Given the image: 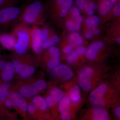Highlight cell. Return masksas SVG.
<instances>
[{
	"mask_svg": "<svg viewBox=\"0 0 120 120\" xmlns=\"http://www.w3.org/2000/svg\"><path fill=\"white\" fill-rule=\"evenodd\" d=\"M96 4L93 1H88L84 10L87 15L92 16L94 13V11L96 8Z\"/></svg>",
	"mask_w": 120,
	"mask_h": 120,
	"instance_id": "484cf974",
	"label": "cell"
},
{
	"mask_svg": "<svg viewBox=\"0 0 120 120\" xmlns=\"http://www.w3.org/2000/svg\"><path fill=\"white\" fill-rule=\"evenodd\" d=\"M15 69L13 63L8 62L5 63L1 72V76L5 82L10 81L14 76Z\"/></svg>",
	"mask_w": 120,
	"mask_h": 120,
	"instance_id": "4fadbf2b",
	"label": "cell"
},
{
	"mask_svg": "<svg viewBox=\"0 0 120 120\" xmlns=\"http://www.w3.org/2000/svg\"><path fill=\"white\" fill-rule=\"evenodd\" d=\"M10 86L8 83H4L0 84V102H4L7 99L9 95Z\"/></svg>",
	"mask_w": 120,
	"mask_h": 120,
	"instance_id": "44dd1931",
	"label": "cell"
},
{
	"mask_svg": "<svg viewBox=\"0 0 120 120\" xmlns=\"http://www.w3.org/2000/svg\"><path fill=\"white\" fill-rule=\"evenodd\" d=\"M104 45V43L101 41L95 42L91 43L86 52L87 58L90 60H95L98 53L102 48Z\"/></svg>",
	"mask_w": 120,
	"mask_h": 120,
	"instance_id": "5bb4252c",
	"label": "cell"
},
{
	"mask_svg": "<svg viewBox=\"0 0 120 120\" xmlns=\"http://www.w3.org/2000/svg\"><path fill=\"white\" fill-rule=\"evenodd\" d=\"M78 56V54L76 51L71 52L67 56V61L69 64H73L76 61Z\"/></svg>",
	"mask_w": 120,
	"mask_h": 120,
	"instance_id": "f546056e",
	"label": "cell"
},
{
	"mask_svg": "<svg viewBox=\"0 0 120 120\" xmlns=\"http://www.w3.org/2000/svg\"><path fill=\"white\" fill-rule=\"evenodd\" d=\"M93 120H109L107 112L105 109H95L93 110Z\"/></svg>",
	"mask_w": 120,
	"mask_h": 120,
	"instance_id": "d6986e66",
	"label": "cell"
},
{
	"mask_svg": "<svg viewBox=\"0 0 120 120\" xmlns=\"http://www.w3.org/2000/svg\"><path fill=\"white\" fill-rule=\"evenodd\" d=\"M113 6L110 0H101L99 6V13L102 15H105L109 13Z\"/></svg>",
	"mask_w": 120,
	"mask_h": 120,
	"instance_id": "9a60e30c",
	"label": "cell"
},
{
	"mask_svg": "<svg viewBox=\"0 0 120 120\" xmlns=\"http://www.w3.org/2000/svg\"><path fill=\"white\" fill-rule=\"evenodd\" d=\"M30 29L31 46L34 52L38 54L41 52L42 47L41 29L37 25H33Z\"/></svg>",
	"mask_w": 120,
	"mask_h": 120,
	"instance_id": "8992f818",
	"label": "cell"
},
{
	"mask_svg": "<svg viewBox=\"0 0 120 120\" xmlns=\"http://www.w3.org/2000/svg\"><path fill=\"white\" fill-rule=\"evenodd\" d=\"M90 1V0H75V2L78 8L84 10L87 2Z\"/></svg>",
	"mask_w": 120,
	"mask_h": 120,
	"instance_id": "1f68e13d",
	"label": "cell"
},
{
	"mask_svg": "<svg viewBox=\"0 0 120 120\" xmlns=\"http://www.w3.org/2000/svg\"><path fill=\"white\" fill-rule=\"evenodd\" d=\"M101 22V19L97 16H91L86 20V25L90 28H95Z\"/></svg>",
	"mask_w": 120,
	"mask_h": 120,
	"instance_id": "603a6c76",
	"label": "cell"
},
{
	"mask_svg": "<svg viewBox=\"0 0 120 120\" xmlns=\"http://www.w3.org/2000/svg\"><path fill=\"white\" fill-rule=\"evenodd\" d=\"M35 71V69L33 66L26 64L24 65L23 68L19 74L22 78L26 79L31 76L34 73Z\"/></svg>",
	"mask_w": 120,
	"mask_h": 120,
	"instance_id": "ffe728a7",
	"label": "cell"
},
{
	"mask_svg": "<svg viewBox=\"0 0 120 120\" xmlns=\"http://www.w3.org/2000/svg\"><path fill=\"white\" fill-rule=\"evenodd\" d=\"M108 86L105 84H102L94 90L90 97V101L93 105L103 107L105 105L103 98L107 92Z\"/></svg>",
	"mask_w": 120,
	"mask_h": 120,
	"instance_id": "5b68a950",
	"label": "cell"
},
{
	"mask_svg": "<svg viewBox=\"0 0 120 120\" xmlns=\"http://www.w3.org/2000/svg\"><path fill=\"white\" fill-rule=\"evenodd\" d=\"M58 105V109L61 114V119L63 120H68L71 119V115L69 112L70 101L67 97L62 98L60 100Z\"/></svg>",
	"mask_w": 120,
	"mask_h": 120,
	"instance_id": "30bf717a",
	"label": "cell"
},
{
	"mask_svg": "<svg viewBox=\"0 0 120 120\" xmlns=\"http://www.w3.org/2000/svg\"><path fill=\"white\" fill-rule=\"evenodd\" d=\"M64 92L57 88L52 89L50 92V95L45 99L47 106L52 107L56 105L62 99Z\"/></svg>",
	"mask_w": 120,
	"mask_h": 120,
	"instance_id": "8fae6325",
	"label": "cell"
},
{
	"mask_svg": "<svg viewBox=\"0 0 120 120\" xmlns=\"http://www.w3.org/2000/svg\"><path fill=\"white\" fill-rule=\"evenodd\" d=\"M70 97L71 100L74 102L79 101L81 98V93L79 87L77 85L73 87L70 94Z\"/></svg>",
	"mask_w": 120,
	"mask_h": 120,
	"instance_id": "cb8c5ba5",
	"label": "cell"
},
{
	"mask_svg": "<svg viewBox=\"0 0 120 120\" xmlns=\"http://www.w3.org/2000/svg\"><path fill=\"white\" fill-rule=\"evenodd\" d=\"M31 103L34 105L37 109L43 112L46 110L48 106L45 99L40 96L34 97L31 99Z\"/></svg>",
	"mask_w": 120,
	"mask_h": 120,
	"instance_id": "2e32d148",
	"label": "cell"
},
{
	"mask_svg": "<svg viewBox=\"0 0 120 120\" xmlns=\"http://www.w3.org/2000/svg\"><path fill=\"white\" fill-rule=\"evenodd\" d=\"M49 38L55 44L59 42L60 39V37L57 34L54 35Z\"/></svg>",
	"mask_w": 120,
	"mask_h": 120,
	"instance_id": "ab89813d",
	"label": "cell"
},
{
	"mask_svg": "<svg viewBox=\"0 0 120 120\" xmlns=\"http://www.w3.org/2000/svg\"><path fill=\"white\" fill-rule=\"evenodd\" d=\"M16 39L12 34L0 32V43L5 49H13L15 48Z\"/></svg>",
	"mask_w": 120,
	"mask_h": 120,
	"instance_id": "9c48e42d",
	"label": "cell"
},
{
	"mask_svg": "<svg viewBox=\"0 0 120 120\" xmlns=\"http://www.w3.org/2000/svg\"><path fill=\"white\" fill-rule=\"evenodd\" d=\"M43 5L39 0H34L23 9L18 20L26 25H37L41 22Z\"/></svg>",
	"mask_w": 120,
	"mask_h": 120,
	"instance_id": "6da1fadb",
	"label": "cell"
},
{
	"mask_svg": "<svg viewBox=\"0 0 120 120\" xmlns=\"http://www.w3.org/2000/svg\"><path fill=\"white\" fill-rule=\"evenodd\" d=\"M94 73L91 68L87 67L81 71L79 75V80L80 86L85 91L88 92L91 87V78Z\"/></svg>",
	"mask_w": 120,
	"mask_h": 120,
	"instance_id": "52a82bcc",
	"label": "cell"
},
{
	"mask_svg": "<svg viewBox=\"0 0 120 120\" xmlns=\"http://www.w3.org/2000/svg\"><path fill=\"white\" fill-rule=\"evenodd\" d=\"M114 113H115L116 116L119 119H120V106L117 107L114 111Z\"/></svg>",
	"mask_w": 120,
	"mask_h": 120,
	"instance_id": "b9f144b4",
	"label": "cell"
},
{
	"mask_svg": "<svg viewBox=\"0 0 120 120\" xmlns=\"http://www.w3.org/2000/svg\"><path fill=\"white\" fill-rule=\"evenodd\" d=\"M12 63L14 66L15 71L17 73L19 74L23 68L24 64L18 60H14Z\"/></svg>",
	"mask_w": 120,
	"mask_h": 120,
	"instance_id": "4dcf8cb0",
	"label": "cell"
},
{
	"mask_svg": "<svg viewBox=\"0 0 120 120\" xmlns=\"http://www.w3.org/2000/svg\"><path fill=\"white\" fill-rule=\"evenodd\" d=\"M114 6L113 9L114 15L116 17H119L120 15V2L116 4Z\"/></svg>",
	"mask_w": 120,
	"mask_h": 120,
	"instance_id": "e575fe53",
	"label": "cell"
},
{
	"mask_svg": "<svg viewBox=\"0 0 120 120\" xmlns=\"http://www.w3.org/2000/svg\"><path fill=\"white\" fill-rule=\"evenodd\" d=\"M10 99L12 100L15 105L23 112H26L27 110V105L26 101L19 94L16 92H12L9 94Z\"/></svg>",
	"mask_w": 120,
	"mask_h": 120,
	"instance_id": "7c38bea8",
	"label": "cell"
},
{
	"mask_svg": "<svg viewBox=\"0 0 120 120\" xmlns=\"http://www.w3.org/2000/svg\"><path fill=\"white\" fill-rule=\"evenodd\" d=\"M5 104L7 107L8 108H11L12 107L15 106V103L13 102V101L10 99H7L5 101Z\"/></svg>",
	"mask_w": 120,
	"mask_h": 120,
	"instance_id": "f35d334b",
	"label": "cell"
},
{
	"mask_svg": "<svg viewBox=\"0 0 120 120\" xmlns=\"http://www.w3.org/2000/svg\"><path fill=\"white\" fill-rule=\"evenodd\" d=\"M73 0H68L59 10V15L61 18L66 17L73 6Z\"/></svg>",
	"mask_w": 120,
	"mask_h": 120,
	"instance_id": "7402d4cb",
	"label": "cell"
},
{
	"mask_svg": "<svg viewBox=\"0 0 120 120\" xmlns=\"http://www.w3.org/2000/svg\"><path fill=\"white\" fill-rule=\"evenodd\" d=\"M116 41L118 44H120V37H118L116 38Z\"/></svg>",
	"mask_w": 120,
	"mask_h": 120,
	"instance_id": "f6af8a7d",
	"label": "cell"
},
{
	"mask_svg": "<svg viewBox=\"0 0 120 120\" xmlns=\"http://www.w3.org/2000/svg\"><path fill=\"white\" fill-rule=\"evenodd\" d=\"M87 50V48L83 46H79L76 49V52L78 55H82L86 53Z\"/></svg>",
	"mask_w": 120,
	"mask_h": 120,
	"instance_id": "d590c367",
	"label": "cell"
},
{
	"mask_svg": "<svg viewBox=\"0 0 120 120\" xmlns=\"http://www.w3.org/2000/svg\"><path fill=\"white\" fill-rule=\"evenodd\" d=\"M94 34L92 31L88 30L87 31L85 34V37L87 39H90L92 38Z\"/></svg>",
	"mask_w": 120,
	"mask_h": 120,
	"instance_id": "60d3db41",
	"label": "cell"
},
{
	"mask_svg": "<svg viewBox=\"0 0 120 120\" xmlns=\"http://www.w3.org/2000/svg\"><path fill=\"white\" fill-rule=\"evenodd\" d=\"M55 43L53 42L50 39L48 38L47 40L43 42L42 43V47L44 49H46L53 46L54 45H55Z\"/></svg>",
	"mask_w": 120,
	"mask_h": 120,
	"instance_id": "836d02e7",
	"label": "cell"
},
{
	"mask_svg": "<svg viewBox=\"0 0 120 120\" xmlns=\"http://www.w3.org/2000/svg\"><path fill=\"white\" fill-rule=\"evenodd\" d=\"M49 53L52 58H60V50L57 47L53 46L49 47Z\"/></svg>",
	"mask_w": 120,
	"mask_h": 120,
	"instance_id": "83f0119b",
	"label": "cell"
},
{
	"mask_svg": "<svg viewBox=\"0 0 120 120\" xmlns=\"http://www.w3.org/2000/svg\"><path fill=\"white\" fill-rule=\"evenodd\" d=\"M73 49V46L69 44L64 47L63 49V52L65 53L69 54L72 52Z\"/></svg>",
	"mask_w": 120,
	"mask_h": 120,
	"instance_id": "74e56055",
	"label": "cell"
},
{
	"mask_svg": "<svg viewBox=\"0 0 120 120\" xmlns=\"http://www.w3.org/2000/svg\"><path fill=\"white\" fill-rule=\"evenodd\" d=\"M92 31L93 34L96 35H98L100 34L101 32V30L99 29L95 28H93Z\"/></svg>",
	"mask_w": 120,
	"mask_h": 120,
	"instance_id": "7bdbcfd3",
	"label": "cell"
},
{
	"mask_svg": "<svg viewBox=\"0 0 120 120\" xmlns=\"http://www.w3.org/2000/svg\"><path fill=\"white\" fill-rule=\"evenodd\" d=\"M47 83L42 80H38L32 84L23 86L20 89L19 94L24 98H30L45 90Z\"/></svg>",
	"mask_w": 120,
	"mask_h": 120,
	"instance_id": "277c9868",
	"label": "cell"
},
{
	"mask_svg": "<svg viewBox=\"0 0 120 120\" xmlns=\"http://www.w3.org/2000/svg\"><path fill=\"white\" fill-rule=\"evenodd\" d=\"M19 7H7L0 10V31L17 21L22 12Z\"/></svg>",
	"mask_w": 120,
	"mask_h": 120,
	"instance_id": "3957f363",
	"label": "cell"
},
{
	"mask_svg": "<svg viewBox=\"0 0 120 120\" xmlns=\"http://www.w3.org/2000/svg\"><path fill=\"white\" fill-rule=\"evenodd\" d=\"M30 28L26 25L20 23L13 28L12 34L16 39L15 49L19 54L25 53L31 43Z\"/></svg>",
	"mask_w": 120,
	"mask_h": 120,
	"instance_id": "7a4b0ae2",
	"label": "cell"
},
{
	"mask_svg": "<svg viewBox=\"0 0 120 120\" xmlns=\"http://www.w3.org/2000/svg\"><path fill=\"white\" fill-rule=\"evenodd\" d=\"M81 23L72 17L68 20L65 23V26L68 30L71 32L79 31L82 28Z\"/></svg>",
	"mask_w": 120,
	"mask_h": 120,
	"instance_id": "e0dca14e",
	"label": "cell"
},
{
	"mask_svg": "<svg viewBox=\"0 0 120 120\" xmlns=\"http://www.w3.org/2000/svg\"><path fill=\"white\" fill-rule=\"evenodd\" d=\"M69 44L73 46L79 45L83 42L82 37L79 33L73 32L69 35L68 38Z\"/></svg>",
	"mask_w": 120,
	"mask_h": 120,
	"instance_id": "ac0fdd59",
	"label": "cell"
},
{
	"mask_svg": "<svg viewBox=\"0 0 120 120\" xmlns=\"http://www.w3.org/2000/svg\"></svg>",
	"mask_w": 120,
	"mask_h": 120,
	"instance_id": "bcb514c9",
	"label": "cell"
},
{
	"mask_svg": "<svg viewBox=\"0 0 120 120\" xmlns=\"http://www.w3.org/2000/svg\"><path fill=\"white\" fill-rule=\"evenodd\" d=\"M23 0H0V10L7 7L15 6Z\"/></svg>",
	"mask_w": 120,
	"mask_h": 120,
	"instance_id": "d4e9b609",
	"label": "cell"
},
{
	"mask_svg": "<svg viewBox=\"0 0 120 120\" xmlns=\"http://www.w3.org/2000/svg\"><path fill=\"white\" fill-rule=\"evenodd\" d=\"M60 63V58H52L47 63V66L49 68L52 69L59 65Z\"/></svg>",
	"mask_w": 120,
	"mask_h": 120,
	"instance_id": "f1b7e54d",
	"label": "cell"
},
{
	"mask_svg": "<svg viewBox=\"0 0 120 120\" xmlns=\"http://www.w3.org/2000/svg\"><path fill=\"white\" fill-rule=\"evenodd\" d=\"M5 63L4 61L2 60H0V71H1L3 69V68L4 67L5 64Z\"/></svg>",
	"mask_w": 120,
	"mask_h": 120,
	"instance_id": "ee69618b",
	"label": "cell"
},
{
	"mask_svg": "<svg viewBox=\"0 0 120 120\" xmlns=\"http://www.w3.org/2000/svg\"><path fill=\"white\" fill-rule=\"evenodd\" d=\"M71 13L73 17L82 23L83 22V19L80 12L79 9L77 7H74L71 9Z\"/></svg>",
	"mask_w": 120,
	"mask_h": 120,
	"instance_id": "4316f807",
	"label": "cell"
},
{
	"mask_svg": "<svg viewBox=\"0 0 120 120\" xmlns=\"http://www.w3.org/2000/svg\"><path fill=\"white\" fill-rule=\"evenodd\" d=\"M41 38L42 43L49 38V31L48 28L46 27H43L41 29Z\"/></svg>",
	"mask_w": 120,
	"mask_h": 120,
	"instance_id": "d6a6232c",
	"label": "cell"
},
{
	"mask_svg": "<svg viewBox=\"0 0 120 120\" xmlns=\"http://www.w3.org/2000/svg\"><path fill=\"white\" fill-rule=\"evenodd\" d=\"M37 109V108L32 103H30V105H27V111L28 113L30 114H32L34 113Z\"/></svg>",
	"mask_w": 120,
	"mask_h": 120,
	"instance_id": "8d00e7d4",
	"label": "cell"
},
{
	"mask_svg": "<svg viewBox=\"0 0 120 120\" xmlns=\"http://www.w3.org/2000/svg\"><path fill=\"white\" fill-rule=\"evenodd\" d=\"M52 74L62 79H71L73 76V72L69 67L64 64L58 65L52 69Z\"/></svg>",
	"mask_w": 120,
	"mask_h": 120,
	"instance_id": "ba28073f",
	"label": "cell"
}]
</instances>
